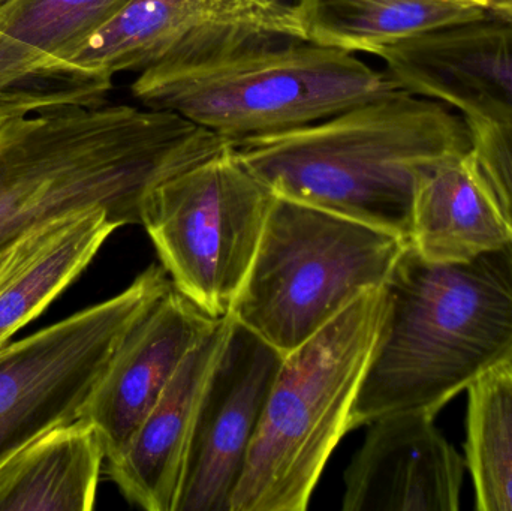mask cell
I'll list each match as a JSON object with an SVG mask.
<instances>
[{"label":"cell","instance_id":"13","mask_svg":"<svg viewBox=\"0 0 512 511\" xmlns=\"http://www.w3.org/2000/svg\"><path fill=\"white\" fill-rule=\"evenodd\" d=\"M218 320L171 287L129 329L80 416L101 434L105 461L125 449L188 354Z\"/></svg>","mask_w":512,"mask_h":511},{"label":"cell","instance_id":"10","mask_svg":"<svg viewBox=\"0 0 512 511\" xmlns=\"http://www.w3.org/2000/svg\"><path fill=\"white\" fill-rule=\"evenodd\" d=\"M254 35L306 39L297 0H129L71 68L113 80Z\"/></svg>","mask_w":512,"mask_h":511},{"label":"cell","instance_id":"9","mask_svg":"<svg viewBox=\"0 0 512 511\" xmlns=\"http://www.w3.org/2000/svg\"><path fill=\"white\" fill-rule=\"evenodd\" d=\"M128 2H0V125L57 108L107 104L113 80L71 68V60Z\"/></svg>","mask_w":512,"mask_h":511},{"label":"cell","instance_id":"25","mask_svg":"<svg viewBox=\"0 0 512 511\" xmlns=\"http://www.w3.org/2000/svg\"><path fill=\"white\" fill-rule=\"evenodd\" d=\"M0 2H3V0H0Z\"/></svg>","mask_w":512,"mask_h":511},{"label":"cell","instance_id":"23","mask_svg":"<svg viewBox=\"0 0 512 511\" xmlns=\"http://www.w3.org/2000/svg\"><path fill=\"white\" fill-rule=\"evenodd\" d=\"M474 2L487 12H495V14L512 12V0H474Z\"/></svg>","mask_w":512,"mask_h":511},{"label":"cell","instance_id":"14","mask_svg":"<svg viewBox=\"0 0 512 511\" xmlns=\"http://www.w3.org/2000/svg\"><path fill=\"white\" fill-rule=\"evenodd\" d=\"M466 462L426 411L370 423L345 474L346 511H457Z\"/></svg>","mask_w":512,"mask_h":511},{"label":"cell","instance_id":"12","mask_svg":"<svg viewBox=\"0 0 512 511\" xmlns=\"http://www.w3.org/2000/svg\"><path fill=\"white\" fill-rule=\"evenodd\" d=\"M408 92L466 122L512 123V17L487 12L403 39L375 54Z\"/></svg>","mask_w":512,"mask_h":511},{"label":"cell","instance_id":"7","mask_svg":"<svg viewBox=\"0 0 512 511\" xmlns=\"http://www.w3.org/2000/svg\"><path fill=\"white\" fill-rule=\"evenodd\" d=\"M274 197L230 143L168 177L144 200L141 225L171 284L210 317L230 315Z\"/></svg>","mask_w":512,"mask_h":511},{"label":"cell","instance_id":"11","mask_svg":"<svg viewBox=\"0 0 512 511\" xmlns=\"http://www.w3.org/2000/svg\"><path fill=\"white\" fill-rule=\"evenodd\" d=\"M231 318L201 395L176 511H231L285 356Z\"/></svg>","mask_w":512,"mask_h":511},{"label":"cell","instance_id":"24","mask_svg":"<svg viewBox=\"0 0 512 511\" xmlns=\"http://www.w3.org/2000/svg\"><path fill=\"white\" fill-rule=\"evenodd\" d=\"M502 15H508V17H512V12H508V14H502Z\"/></svg>","mask_w":512,"mask_h":511},{"label":"cell","instance_id":"16","mask_svg":"<svg viewBox=\"0 0 512 511\" xmlns=\"http://www.w3.org/2000/svg\"><path fill=\"white\" fill-rule=\"evenodd\" d=\"M512 243V227L471 149L427 167L418 179L409 245L430 263H468Z\"/></svg>","mask_w":512,"mask_h":511},{"label":"cell","instance_id":"3","mask_svg":"<svg viewBox=\"0 0 512 511\" xmlns=\"http://www.w3.org/2000/svg\"><path fill=\"white\" fill-rule=\"evenodd\" d=\"M234 146L274 194L409 242L421 173L471 149V132L441 102L402 89Z\"/></svg>","mask_w":512,"mask_h":511},{"label":"cell","instance_id":"5","mask_svg":"<svg viewBox=\"0 0 512 511\" xmlns=\"http://www.w3.org/2000/svg\"><path fill=\"white\" fill-rule=\"evenodd\" d=\"M372 288L285 356L231 511H303L343 435L384 320Z\"/></svg>","mask_w":512,"mask_h":511},{"label":"cell","instance_id":"6","mask_svg":"<svg viewBox=\"0 0 512 511\" xmlns=\"http://www.w3.org/2000/svg\"><path fill=\"white\" fill-rule=\"evenodd\" d=\"M408 243L276 195L230 317L288 356L361 294L384 287Z\"/></svg>","mask_w":512,"mask_h":511},{"label":"cell","instance_id":"17","mask_svg":"<svg viewBox=\"0 0 512 511\" xmlns=\"http://www.w3.org/2000/svg\"><path fill=\"white\" fill-rule=\"evenodd\" d=\"M105 455L98 429L77 419L0 456V511H90Z\"/></svg>","mask_w":512,"mask_h":511},{"label":"cell","instance_id":"8","mask_svg":"<svg viewBox=\"0 0 512 511\" xmlns=\"http://www.w3.org/2000/svg\"><path fill=\"white\" fill-rule=\"evenodd\" d=\"M173 287L150 266L125 291L0 348V456L80 419L138 318Z\"/></svg>","mask_w":512,"mask_h":511},{"label":"cell","instance_id":"4","mask_svg":"<svg viewBox=\"0 0 512 511\" xmlns=\"http://www.w3.org/2000/svg\"><path fill=\"white\" fill-rule=\"evenodd\" d=\"M358 54L304 38L254 35L138 72L132 95L231 143L291 131L399 92Z\"/></svg>","mask_w":512,"mask_h":511},{"label":"cell","instance_id":"18","mask_svg":"<svg viewBox=\"0 0 512 511\" xmlns=\"http://www.w3.org/2000/svg\"><path fill=\"white\" fill-rule=\"evenodd\" d=\"M117 228L104 209L68 213L39 227L29 251L0 279V348L87 269Z\"/></svg>","mask_w":512,"mask_h":511},{"label":"cell","instance_id":"15","mask_svg":"<svg viewBox=\"0 0 512 511\" xmlns=\"http://www.w3.org/2000/svg\"><path fill=\"white\" fill-rule=\"evenodd\" d=\"M230 324V315L221 318L195 345L125 449L107 461L108 476L129 503L176 511L198 405Z\"/></svg>","mask_w":512,"mask_h":511},{"label":"cell","instance_id":"1","mask_svg":"<svg viewBox=\"0 0 512 511\" xmlns=\"http://www.w3.org/2000/svg\"><path fill=\"white\" fill-rule=\"evenodd\" d=\"M228 141L174 113L135 105L68 107L0 125V246L44 222L104 209L141 225L155 186Z\"/></svg>","mask_w":512,"mask_h":511},{"label":"cell","instance_id":"21","mask_svg":"<svg viewBox=\"0 0 512 511\" xmlns=\"http://www.w3.org/2000/svg\"><path fill=\"white\" fill-rule=\"evenodd\" d=\"M466 123L475 165L512 227V123Z\"/></svg>","mask_w":512,"mask_h":511},{"label":"cell","instance_id":"2","mask_svg":"<svg viewBox=\"0 0 512 511\" xmlns=\"http://www.w3.org/2000/svg\"><path fill=\"white\" fill-rule=\"evenodd\" d=\"M384 290V320L349 431L402 411L436 416L512 362V243L459 264L430 263L408 243Z\"/></svg>","mask_w":512,"mask_h":511},{"label":"cell","instance_id":"19","mask_svg":"<svg viewBox=\"0 0 512 511\" xmlns=\"http://www.w3.org/2000/svg\"><path fill=\"white\" fill-rule=\"evenodd\" d=\"M306 39L375 56L412 36L487 14L474 0H297Z\"/></svg>","mask_w":512,"mask_h":511},{"label":"cell","instance_id":"22","mask_svg":"<svg viewBox=\"0 0 512 511\" xmlns=\"http://www.w3.org/2000/svg\"><path fill=\"white\" fill-rule=\"evenodd\" d=\"M41 225L30 228L26 233L0 246V279H2L6 273L11 272L12 267L29 251L30 246L33 245L36 236H38L39 227H41Z\"/></svg>","mask_w":512,"mask_h":511},{"label":"cell","instance_id":"20","mask_svg":"<svg viewBox=\"0 0 512 511\" xmlns=\"http://www.w3.org/2000/svg\"><path fill=\"white\" fill-rule=\"evenodd\" d=\"M466 468L475 510L512 511V362L468 389Z\"/></svg>","mask_w":512,"mask_h":511}]
</instances>
